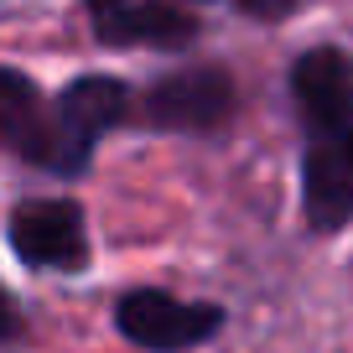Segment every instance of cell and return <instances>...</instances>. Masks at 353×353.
<instances>
[{"instance_id": "obj_5", "label": "cell", "mask_w": 353, "mask_h": 353, "mask_svg": "<svg viewBox=\"0 0 353 353\" xmlns=\"http://www.w3.org/2000/svg\"><path fill=\"white\" fill-rule=\"evenodd\" d=\"M234 110V83L219 68H188V73H172L151 88L145 114L161 130H208L223 125Z\"/></svg>"}, {"instance_id": "obj_1", "label": "cell", "mask_w": 353, "mask_h": 353, "mask_svg": "<svg viewBox=\"0 0 353 353\" xmlns=\"http://www.w3.org/2000/svg\"><path fill=\"white\" fill-rule=\"evenodd\" d=\"M0 145H11L21 161H37L57 176H73L88 161V151L63 130L57 110H47L37 83L0 68Z\"/></svg>"}, {"instance_id": "obj_4", "label": "cell", "mask_w": 353, "mask_h": 353, "mask_svg": "<svg viewBox=\"0 0 353 353\" xmlns=\"http://www.w3.org/2000/svg\"><path fill=\"white\" fill-rule=\"evenodd\" d=\"M291 94L317 135H338L353 125V57L338 47H312L291 68Z\"/></svg>"}, {"instance_id": "obj_8", "label": "cell", "mask_w": 353, "mask_h": 353, "mask_svg": "<svg viewBox=\"0 0 353 353\" xmlns=\"http://www.w3.org/2000/svg\"><path fill=\"white\" fill-rule=\"evenodd\" d=\"M57 120H63V130L88 151L104 130H114V125L125 120V88L114 83V78H78L63 99H57Z\"/></svg>"}, {"instance_id": "obj_10", "label": "cell", "mask_w": 353, "mask_h": 353, "mask_svg": "<svg viewBox=\"0 0 353 353\" xmlns=\"http://www.w3.org/2000/svg\"><path fill=\"white\" fill-rule=\"evenodd\" d=\"M16 332H21V312H16V301H11V291L0 286V343H11Z\"/></svg>"}, {"instance_id": "obj_7", "label": "cell", "mask_w": 353, "mask_h": 353, "mask_svg": "<svg viewBox=\"0 0 353 353\" xmlns=\"http://www.w3.org/2000/svg\"><path fill=\"white\" fill-rule=\"evenodd\" d=\"M307 219L312 229H343L353 219V161L343 145L332 141H317L307 151Z\"/></svg>"}, {"instance_id": "obj_11", "label": "cell", "mask_w": 353, "mask_h": 353, "mask_svg": "<svg viewBox=\"0 0 353 353\" xmlns=\"http://www.w3.org/2000/svg\"><path fill=\"white\" fill-rule=\"evenodd\" d=\"M343 151H348V161H353V130H348V141H343Z\"/></svg>"}, {"instance_id": "obj_3", "label": "cell", "mask_w": 353, "mask_h": 353, "mask_svg": "<svg viewBox=\"0 0 353 353\" xmlns=\"http://www.w3.org/2000/svg\"><path fill=\"white\" fill-rule=\"evenodd\" d=\"M11 244L26 265L42 270H78L88 260V234H83V213L63 198L47 203H21L11 213Z\"/></svg>"}, {"instance_id": "obj_9", "label": "cell", "mask_w": 353, "mask_h": 353, "mask_svg": "<svg viewBox=\"0 0 353 353\" xmlns=\"http://www.w3.org/2000/svg\"><path fill=\"white\" fill-rule=\"evenodd\" d=\"M250 16H260V21H276V16H291L296 11V0H239Z\"/></svg>"}, {"instance_id": "obj_2", "label": "cell", "mask_w": 353, "mask_h": 353, "mask_svg": "<svg viewBox=\"0 0 353 353\" xmlns=\"http://www.w3.org/2000/svg\"><path fill=\"white\" fill-rule=\"evenodd\" d=\"M120 332L141 348H156V353H176V348H192V343L213 338L223 322L219 307H192V301H176L166 291H130L114 312Z\"/></svg>"}, {"instance_id": "obj_6", "label": "cell", "mask_w": 353, "mask_h": 353, "mask_svg": "<svg viewBox=\"0 0 353 353\" xmlns=\"http://www.w3.org/2000/svg\"><path fill=\"white\" fill-rule=\"evenodd\" d=\"M94 32L110 47H182L192 42V21L161 0H88Z\"/></svg>"}]
</instances>
